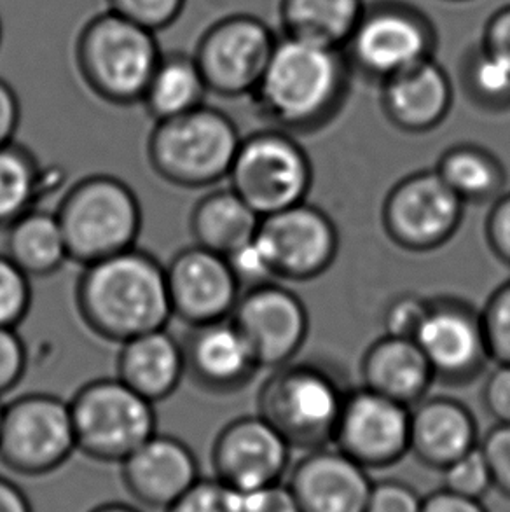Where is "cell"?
I'll return each instance as SVG.
<instances>
[{
	"label": "cell",
	"mask_w": 510,
	"mask_h": 512,
	"mask_svg": "<svg viewBox=\"0 0 510 512\" xmlns=\"http://www.w3.org/2000/svg\"><path fill=\"white\" fill-rule=\"evenodd\" d=\"M76 306L91 333L118 345L166 329L173 317L165 266L137 247L86 264Z\"/></svg>",
	"instance_id": "cell-2"
},
{
	"label": "cell",
	"mask_w": 510,
	"mask_h": 512,
	"mask_svg": "<svg viewBox=\"0 0 510 512\" xmlns=\"http://www.w3.org/2000/svg\"><path fill=\"white\" fill-rule=\"evenodd\" d=\"M362 387L400 402L407 408L423 401L435 374L420 345L411 338L385 334L367 348L360 360Z\"/></svg>",
	"instance_id": "cell-24"
},
{
	"label": "cell",
	"mask_w": 510,
	"mask_h": 512,
	"mask_svg": "<svg viewBox=\"0 0 510 512\" xmlns=\"http://www.w3.org/2000/svg\"><path fill=\"white\" fill-rule=\"evenodd\" d=\"M373 483L369 471L336 446L306 451L287 481L301 512H364Z\"/></svg>",
	"instance_id": "cell-20"
},
{
	"label": "cell",
	"mask_w": 510,
	"mask_h": 512,
	"mask_svg": "<svg viewBox=\"0 0 510 512\" xmlns=\"http://www.w3.org/2000/svg\"><path fill=\"white\" fill-rule=\"evenodd\" d=\"M259 224L261 215L231 187L205 194L189 217L194 243L224 257L254 240Z\"/></svg>",
	"instance_id": "cell-26"
},
{
	"label": "cell",
	"mask_w": 510,
	"mask_h": 512,
	"mask_svg": "<svg viewBox=\"0 0 510 512\" xmlns=\"http://www.w3.org/2000/svg\"><path fill=\"white\" fill-rule=\"evenodd\" d=\"M477 446L479 425L462 401L434 395L411 408L409 453L423 467L442 472Z\"/></svg>",
	"instance_id": "cell-23"
},
{
	"label": "cell",
	"mask_w": 510,
	"mask_h": 512,
	"mask_svg": "<svg viewBox=\"0 0 510 512\" xmlns=\"http://www.w3.org/2000/svg\"><path fill=\"white\" fill-rule=\"evenodd\" d=\"M414 341L425 353L435 380L467 385L490 362L481 310L451 296L430 298L428 313Z\"/></svg>",
	"instance_id": "cell-15"
},
{
	"label": "cell",
	"mask_w": 510,
	"mask_h": 512,
	"mask_svg": "<svg viewBox=\"0 0 510 512\" xmlns=\"http://www.w3.org/2000/svg\"><path fill=\"white\" fill-rule=\"evenodd\" d=\"M484 236L493 256L510 266V193H502L491 203L484 222Z\"/></svg>",
	"instance_id": "cell-43"
},
{
	"label": "cell",
	"mask_w": 510,
	"mask_h": 512,
	"mask_svg": "<svg viewBox=\"0 0 510 512\" xmlns=\"http://www.w3.org/2000/svg\"><path fill=\"white\" fill-rule=\"evenodd\" d=\"M428 305L430 298H423L414 292H406L392 299L383 315L385 334L414 340L423 320L427 317Z\"/></svg>",
	"instance_id": "cell-38"
},
{
	"label": "cell",
	"mask_w": 510,
	"mask_h": 512,
	"mask_svg": "<svg viewBox=\"0 0 510 512\" xmlns=\"http://www.w3.org/2000/svg\"><path fill=\"white\" fill-rule=\"evenodd\" d=\"M439 35L434 21L406 0L367 4L343 53L353 72L383 83L434 58Z\"/></svg>",
	"instance_id": "cell-8"
},
{
	"label": "cell",
	"mask_w": 510,
	"mask_h": 512,
	"mask_svg": "<svg viewBox=\"0 0 510 512\" xmlns=\"http://www.w3.org/2000/svg\"><path fill=\"white\" fill-rule=\"evenodd\" d=\"M207 95V83L193 53L163 51L140 104L154 121H165L205 105Z\"/></svg>",
	"instance_id": "cell-28"
},
{
	"label": "cell",
	"mask_w": 510,
	"mask_h": 512,
	"mask_svg": "<svg viewBox=\"0 0 510 512\" xmlns=\"http://www.w3.org/2000/svg\"><path fill=\"white\" fill-rule=\"evenodd\" d=\"M77 451L70 404L51 394H25L6 404L0 464L25 478L58 471Z\"/></svg>",
	"instance_id": "cell-10"
},
{
	"label": "cell",
	"mask_w": 510,
	"mask_h": 512,
	"mask_svg": "<svg viewBox=\"0 0 510 512\" xmlns=\"http://www.w3.org/2000/svg\"><path fill=\"white\" fill-rule=\"evenodd\" d=\"M119 465L131 499L156 511L168 509L201 478L200 462L191 446L158 432Z\"/></svg>",
	"instance_id": "cell-19"
},
{
	"label": "cell",
	"mask_w": 510,
	"mask_h": 512,
	"mask_svg": "<svg viewBox=\"0 0 510 512\" xmlns=\"http://www.w3.org/2000/svg\"><path fill=\"white\" fill-rule=\"evenodd\" d=\"M242 139L229 114L205 104L177 118L156 121L147 140V158L168 184L203 189L228 179Z\"/></svg>",
	"instance_id": "cell-4"
},
{
	"label": "cell",
	"mask_w": 510,
	"mask_h": 512,
	"mask_svg": "<svg viewBox=\"0 0 510 512\" xmlns=\"http://www.w3.org/2000/svg\"><path fill=\"white\" fill-rule=\"evenodd\" d=\"M119 380L152 404L172 397L186 376L182 341L166 329L121 343L116 360Z\"/></svg>",
	"instance_id": "cell-25"
},
{
	"label": "cell",
	"mask_w": 510,
	"mask_h": 512,
	"mask_svg": "<svg viewBox=\"0 0 510 512\" xmlns=\"http://www.w3.org/2000/svg\"><path fill=\"white\" fill-rule=\"evenodd\" d=\"M463 203L435 170H420L400 179L386 194L381 224L393 245L407 252H432L456 235Z\"/></svg>",
	"instance_id": "cell-12"
},
{
	"label": "cell",
	"mask_w": 510,
	"mask_h": 512,
	"mask_svg": "<svg viewBox=\"0 0 510 512\" xmlns=\"http://www.w3.org/2000/svg\"><path fill=\"white\" fill-rule=\"evenodd\" d=\"M165 270L173 317L189 327L231 317L242 287L226 257L193 243L179 250Z\"/></svg>",
	"instance_id": "cell-18"
},
{
	"label": "cell",
	"mask_w": 510,
	"mask_h": 512,
	"mask_svg": "<svg viewBox=\"0 0 510 512\" xmlns=\"http://www.w3.org/2000/svg\"><path fill=\"white\" fill-rule=\"evenodd\" d=\"M70 404L77 451L102 464H123L158 430L151 401L116 378L88 381Z\"/></svg>",
	"instance_id": "cell-7"
},
{
	"label": "cell",
	"mask_w": 510,
	"mask_h": 512,
	"mask_svg": "<svg viewBox=\"0 0 510 512\" xmlns=\"http://www.w3.org/2000/svg\"><path fill=\"white\" fill-rule=\"evenodd\" d=\"M421 512H490L483 500L467 499L448 490H435L423 499Z\"/></svg>",
	"instance_id": "cell-48"
},
{
	"label": "cell",
	"mask_w": 510,
	"mask_h": 512,
	"mask_svg": "<svg viewBox=\"0 0 510 512\" xmlns=\"http://www.w3.org/2000/svg\"><path fill=\"white\" fill-rule=\"evenodd\" d=\"M20 121V98L13 86L0 77V147L13 144Z\"/></svg>",
	"instance_id": "cell-46"
},
{
	"label": "cell",
	"mask_w": 510,
	"mask_h": 512,
	"mask_svg": "<svg viewBox=\"0 0 510 512\" xmlns=\"http://www.w3.org/2000/svg\"><path fill=\"white\" fill-rule=\"evenodd\" d=\"M481 42L510 63V4L491 14L484 25Z\"/></svg>",
	"instance_id": "cell-47"
},
{
	"label": "cell",
	"mask_w": 510,
	"mask_h": 512,
	"mask_svg": "<svg viewBox=\"0 0 510 512\" xmlns=\"http://www.w3.org/2000/svg\"><path fill=\"white\" fill-rule=\"evenodd\" d=\"M107 4L112 13L158 34L179 20L187 0H107Z\"/></svg>",
	"instance_id": "cell-37"
},
{
	"label": "cell",
	"mask_w": 510,
	"mask_h": 512,
	"mask_svg": "<svg viewBox=\"0 0 510 512\" xmlns=\"http://www.w3.org/2000/svg\"><path fill=\"white\" fill-rule=\"evenodd\" d=\"M0 512H35L25 490L4 474H0Z\"/></svg>",
	"instance_id": "cell-49"
},
{
	"label": "cell",
	"mask_w": 510,
	"mask_h": 512,
	"mask_svg": "<svg viewBox=\"0 0 510 512\" xmlns=\"http://www.w3.org/2000/svg\"><path fill=\"white\" fill-rule=\"evenodd\" d=\"M228 179L262 219L306 201L313 167L299 140L273 126L243 137Z\"/></svg>",
	"instance_id": "cell-9"
},
{
	"label": "cell",
	"mask_w": 510,
	"mask_h": 512,
	"mask_svg": "<svg viewBox=\"0 0 510 512\" xmlns=\"http://www.w3.org/2000/svg\"><path fill=\"white\" fill-rule=\"evenodd\" d=\"M366 6V0H280L282 35L343 49Z\"/></svg>",
	"instance_id": "cell-27"
},
{
	"label": "cell",
	"mask_w": 510,
	"mask_h": 512,
	"mask_svg": "<svg viewBox=\"0 0 510 512\" xmlns=\"http://www.w3.org/2000/svg\"><path fill=\"white\" fill-rule=\"evenodd\" d=\"M70 261L83 266L137 247L142 207L125 180L88 175L70 187L55 212Z\"/></svg>",
	"instance_id": "cell-5"
},
{
	"label": "cell",
	"mask_w": 510,
	"mask_h": 512,
	"mask_svg": "<svg viewBox=\"0 0 510 512\" xmlns=\"http://www.w3.org/2000/svg\"><path fill=\"white\" fill-rule=\"evenodd\" d=\"M446 2H469V0H446Z\"/></svg>",
	"instance_id": "cell-53"
},
{
	"label": "cell",
	"mask_w": 510,
	"mask_h": 512,
	"mask_svg": "<svg viewBox=\"0 0 510 512\" xmlns=\"http://www.w3.org/2000/svg\"><path fill=\"white\" fill-rule=\"evenodd\" d=\"M6 231L7 256L30 278L51 277L70 261L55 212L32 208Z\"/></svg>",
	"instance_id": "cell-29"
},
{
	"label": "cell",
	"mask_w": 510,
	"mask_h": 512,
	"mask_svg": "<svg viewBox=\"0 0 510 512\" xmlns=\"http://www.w3.org/2000/svg\"><path fill=\"white\" fill-rule=\"evenodd\" d=\"M229 319L249 343L259 367L271 371L296 359L310 331L303 299L276 280L242 291Z\"/></svg>",
	"instance_id": "cell-14"
},
{
	"label": "cell",
	"mask_w": 510,
	"mask_h": 512,
	"mask_svg": "<svg viewBox=\"0 0 510 512\" xmlns=\"http://www.w3.org/2000/svg\"><path fill=\"white\" fill-rule=\"evenodd\" d=\"M182 346L187 376L208 394L240 392L261 369L231 319L189 327Z\"/></svg>",
	"instance_id": "cell-21"
},
{
	"label": "cell",
	"mask_w": 510,
	"mask_h": 512,
	"mask_svg": "<svg viewBox=\"0 0 510 512\" xmlns=\"http://www.w3.org/2000/svg\"><path fill=\"white\" fill-rule=\"evenodd\" d=\"M255 238L268 256L276 280L308 282L320 277L339 252L336 224L322 208L306 201L262 217Z\"/></svg>",
	"instance_id": "cell-13"
},
{
	"label": "cell",
	"mask_w": 510,
	"mask_h": 512,
	"mask_svg": "<svg viewBox=\"0 0 510 512\" xmlns=\"http://www.w3.org/2000/svg\"><path fill=\"white\" fill-rule=\"evenodd\" d=\"M242 512H301L287 483L264 486L242 495Z\"/></svg>",
	"instance_id": "cell-45"
},
{
	"label": "cell",
	"mask_w": 510,
	"mask_h": 512,
	"mask_svg": "<svg viewBox=\"0 0 510 512\" xmlns=\"http://www.w3.org/2000/svg\"><path fill=\"white\" fill-rule=\"evenodd\" d=\"M278 37L266 21L249 13L228 14L208 25L193 51L208 93L250 97Z\"/></svg>",
	"instance_id": "cell-11"
},
{
	"label": "cell",
	"mask_w": 510,
	"mask_h": 512,
	"mask_svg": "<svg viewBox=\"0 0 510 512\" xmlns=\"http://www.w3.org/2000/svg\"><path fill=\"white\" fill-rule=\"evenodd\" d=\"M479 446L490 465L493 488L510 500V425L495 423Z\"/></svg>",
	"instance_id": "cell-41"
},
{
	"label": "cell",
	"mask_w": 510,
	"mask_h": 512,
	"mask_svg": "<svg viewBox=\"0 0 510 512\" xmlns=\"http://www.w3.org/2000/svg\"><path fill=\"white\" fill-rule=\"evenodd\" d=\"M352 74L343 49L280 34L250 98L275 128L313 132L343 107Z\"/></svg>",
	"instance_id": "cell-1"
},
{
	"label": "cell",
	"mask_w": 510,
	"mask_h": 512,
	"mask_svg": "<svg viewBox=\"0 0 510 512\" xmlns=\"http://www.w3.org/2000/svg\"><path fill=\"white\" fill-rule=\"evenodd\" d=\"M30 306V277L7 254H0V327L16 329L27 319Z\"/></svg>",
	"instance_id": "cell-34"
},
{
	"label": "cell",
	"mask_w": 510,
	"mask_h": 512,
	"mask_svg": "<svg viewBox=\"0 0 510 512\" xmlns=\"http://www.w3.org/2000/svg\"><path fill=\"white\" fill-rule=\"evenodd\" d=\"M290 453V444L262 416H240L215 437L210 462L214 478L245 495L282 483Z\"/></svg>",
	"instance_id": "cell-17"
},
{
	"label": "cell",
	"mask_w": 510,
	"mask_h": 512,
	"mask_svg": "<svg viewBox=\"0 0 510 512\" xmlns=\"http://www.w3.org/2000/svg\"><path fill=\"white\" fill-rule=\"evenodd\" d=\"M226 259L242 291L276 280L268 256L262 250L261 243L257 242V238L231 252Z\"/></svg>",
	"instance_id": "cell-39"
},
{
	"label": "cell",
	"mask_w": 510,
	"mask_h": 512,
	"mask_svg": "<svg viewBox=\"0 0 510 512\" xmlns=\"http://www.w3.org/2000/svg\"><path fill=\"white\" fill-rule=\"evenodd\" d=\"M4 408H6V404H2L0 401V429H2V420H4Z\"/></svg>",
	"instance_id": "cell-51"
},
{
	"label": "cell",
	"mask_w": 510,
	"mask_h": 512,
	"mask_svg": "<svg viewBox=\"0 0 510 512\" xmlns=\"http://www.w3.org/2000/svg\"><path fill=\"white\" fill-rule=\"evenodd\" d=\"M434 170L465 205L495 201L507 184L504 163L490 149L477 144L449 147Z\"/></svg>",
	"instance_id": "cell-30"
},
{
	"label": "cell",
	"mask_w": 510,
	"mask_h": 512,
	"mask_svg": "<svg viewBox=\"0 0 510 512\" xmlns=\"http://www.w3.org/2000/svg\"><path fill=\"white\" fill-rule=\"evenodd\" d=\"M2 35H4V28H2V20H0V44H2Z\"/></svg>",
	"instance_id": "cell-52"
},
{
	"label": "cell",
	"mask_w": 510,
	"mask_h": 512,
	"mask_svg": "<svg viewBox=\"0 0 510 512\" xmlns=\"http://www.w3.org/2000/svg\"><path fill=\"white\" fill-rule=\"evenodd\" d=\"M380 86L385 118L400 132L413 135L444 123L455 100L453 81L435 58L388 77Z\"/></svg>",
	"instance_id": "cell-22"
},
{
	"label": "cell",
	"mask_w": 510,
	"mask_h": 512,
	"mask_svg": "<svg viewBox=\"0 0 510 512\" xmlns=\"http://www.w3.org/2000/svg\"><path fill=\"white\" fill-rule=\"evenodd\" d=\"M28 350L13 327H0V397L13 392L27 373Z\"/></svg>",
	"instance_id": "cell-42"
},
{
	"label": "cell",
	"mask_w": 510,
	"mask_h": 512,
	"mask_svg": "<svg viewBox=\"0 0 510 512\" xmlns=\"http://www.w3.org/2000/svg\"><path fill=\"white\" fill-rule=\"evenodd\" d=\"M423 499L413 486L400 479L374 481L364 512H421Z\"/></svg>",
	"instance_id": "cell-40"
},
{
	"label": "cell",
	"mask_w": 510,
	"mask_h": 512,
	"mask_svg": "<svg viewBox=\"0 0 510 512\" xmlns=\"http://www.w3.org/2000/svg\"><path fill=\"white\" fill-rule=\"evenodd\" d=\"M411 408L366 387L346 394L332 444L367 471H383L409 453Z\"/></svg>",
	"instance_id": "cell-16"
},
{
	"label": "cell",
	"mask_w": 510,
	"mask_h": 512,
	"mask_svg": "<svg viewBox=\"0 0 510 512\" xmlns=\"http://www.w3.org/2000/svg\"><path fill=\"white\" fill-rule=\"evenodd\" d=\"M88 512H144L142 509H138L137 506H133V504H128V502H104V504H100V506H95L93 509H90Z\"/></svg>",
	"instance_id": "cell-50"
},
{
	"label": "cell",
	"mask_w": 510,
	"mask_h": 512,
	"mask_svg": "<svg viewBox=\"0 0 510 512\" xmlns=\"http://www.w3.org/2000/svg\"><path fill=\"white\" fill-rule=\"evenodd\" d=\"M156 34L112 11L91 16L77 34V72L107 104H140L161 56Z\"/></svg>",
	"instance_id": "cell-3"
},
{
	"label": "cell",
	"mask_w": 510,
	"mask_h": 512,
	"mask_svg": "<svg viewBox=\"0 0 510 512\" xmlns=\"http://www.w3.org/2000/svg\"><path fill=\"white\" fill-rule=\"evenodd\" d=\"M348 390L329 369L311 362H289L271 371L257 408L292 450L331 446Z\"/></svg>",
	"instance_id": "cell-6"
},
{
	"label": "cell",
	"mask_w": 510,
	"mask_h": 512,
	"mask_svg": "<svg viewBox=\"0 0 510 512\" xmlns=\"http://www.w3.org/2000/svg\"><path fill=\"white\" fill-rule=\"evenodd\" d=\"M442 488L474 500H483L493 490L490 465L481 446L465 453L442 471Z\"/></svg>",
	"instance_id": "cell-33"
},
{
	"label": "cell",
	"mask_w": 510,
	"mask_h": 512,
	"mask_svg": "<svg viewBox=\"0 0 510 512\" xmlns=\"http://www.w3.org/2000/svg\"><path fill=\"white\" fill-rule=\"evenodd\" d=\"M48 186V172L28 147L16 142L0 147V229L35 208Z\"/></svg>",
	"instance_id": "cell-31"
},
{
	"label": "cell",
	"mask_w": 510,
	"mask_h": 512,
	"mask_svg": "<svg viewBox=\"0 0 510 512\" xmlns=\"http://www.w3.org/2000/svg\"><path fill=\"white\" fill-rule=\"evenodd\" d=\"M163 512H242V493L214 476L200 478Z\"/></svg>",
	"instance_id": "cell-36"
},
{
	"label": "cell",
	"mask_w": 510,
	"mask_h": 512,
	"mask_svg": "<svg viewBox=\"0 0 510 512\" xmlns=\"http://www.w3.org/2000/svg\"><path fill=\"white\" fill-rule=\"evenodd\" d=\"M490 359L510 364V280L498 285L481 310Z\"/></svg>",
	"instance_id": "cell-35"
},
{
	"label": "cell",
	"mask_w": 510,
	"mask_h": 512,
	"mask_svg": "<svg viewBox=\"0 0 510 512\" xmlns=\"http://www.w3.org/2000/svg\"><path fill=\"white\" fill-rule=\"evenodd\" d=\"M483 404L497 423L510 425V364H497L483 385Z\"/></svg>",
	"instance_id": "cell-44"
},
{
	"label": "cell",
	"mask_w": 510,
	"mask_h": 512,
	"mask_svg": "<svg viewBox=\"0 0 510 512\" xmlns=\"http://www.w3.org/2000/svg\"><path fill=\"white\" fill-rule=\"evenodd\" d=\"M458 77L470 104L488 112L510 111V63L483 42L463 53Z\"/></svg>",
	"instance_id": "cell-32"
}]
</instances>
